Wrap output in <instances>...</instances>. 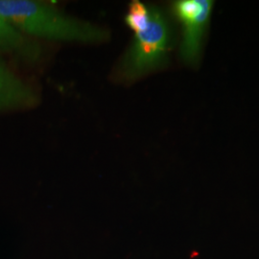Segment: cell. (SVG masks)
<instances>
[{"instance_id": "obj_1", "label": "cell", "mask_w": 259, "mask_h": 259, "mask_svg": "<svg viewBox=\"0 0 259 259\" xmlns=\"http://www.w3.org/2000/svg\"><path fill=\"white\" fill-rule=\"evenodd\" d=\"M0 14L24 35L49 40L98 44L107 29L66 15L54 5L37 0H0Z\"/></svg>"}, {"instance_id": "obj_2", "label": "cell", "mask_w": 259, "mask_h": 259, "mask_svg": "<svg viewBox=\"0 0 259 259\" xmlns=\"http://www.w3.org/2000/svg\"><path fill=\"white\" fill-rule=\"evenodd\" d=\"M134 38L119 65V76L136 81L164 67L173 47V29L165 13L151 5L148 21L134 33Z\"/></svg>"}, {"instance_id": "obj_3", "label": "cell", "mask_w": 259, "mask_h": 259, "mask_svg": "<svg viewBox=\"0 0 259 259\" xmlns=\"http://www.w3.org/2000/svg\"><path fill=\"white\" fill-rule=\"evenodd\" d=\"M214 2L211 0H178L172 14L182 29L180 57L185 65H198L203 52Z\"/></svg>"}, {"instance_id": "obj_4", "label": "cell", "mask_w": 259, "mask_h": 259, "mask_svg": "<svg viewBox=\"0 0 259 259\" xmlns=\"http://www.w3.org/2000/svg\"><path fill=\"white\" fill-rule=\"evenodd\" d=\"M36 92L0 61V111L35 106Z\"/></svg>"}, {"instance_id": "obj_5", "label": "cell", "mask_w": 259, "mask_h": 259, "mask_svg": "<svg viewBox=\"0 0 259 259\" xmlns=\"http://www.w3.org/2000/svg\"><path fill=\"white\" fill-rule=\"evenodd\" d=\"M0 51L18 56L29 63H36L42 56L39 45L15 27L0 14Z\"/></svg>"}, {"instance_id": "obj_6", "label": "cell", "mask_w": 259, "mask_h": 259, "mask_svg": "<svg viewBox=\"0 0 259 259\" xmlns=\"http://www.w3.org/2000/svg\"><path fill=\"white\" fill-rule=\"evenodd\" d=\"M151 5H146L139 0H134L130 3L125 22L127 26L134 32H138L144 27L148 21Z\"/></svg>"}]
</instances>
